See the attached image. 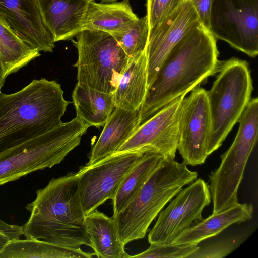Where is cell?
Returning a JSON list of instances; mask_svg holds the SVG:
<instances>
[{
  "label": "cell",
  "instance_id": "cell-1",
  "mask_svg": "<svg viewBox=\"0 0 258 258\" xmlns=\"http://www.w3.org/2000/svg\"><path fill=\"white\" fill-rule=\"evenodd\" d=\"M218 55L216 38L202 24L185 34L167 55L148 87L140 125L217 73L221 63Z\"/></svg>",
  "mask_w": 258,
  "mask_h": 258
},
{
  "label": "cell",
  "instance_id": "cell-2",
  "mask_svg": "<svg viewBox=\"0 0 258 258\" xmlns=\"http://www.w3.org/2000/svg\"><path fill=\"white\" fill-rule=\"evenodd\" d=\"M26 209L30 217L23 226L26 238L43 240L62 246L90 247L76 173L52 178L36 191Z\"/></svg>",
  "mask_w": 258,
  "mask_h": 258
},
{
  "label": "cell",
  "instance_id": "cell-3",
  "mask_svg": "<svg viewBox=\"0 0 258 258\" xmlns=\"http://www.w3.org/2000/svg\"><path fill=\"white\" fill-rule=\"evenodd\" d=\"M70 103L60 84L44 78L13 93H0V153L61 123Z\"/></svg>",
  "mask_w": 258,
  "mask_h": 258
},
{
  "label": "cell",
  "instance_id": "cell-4",
  "mask_svg": "<svg viewBox=\"0 0 258 258\" xmlns=\"http://www.w3.org/2000/svg\"><path fill=\"white\" fill-rule=\"evenodd\" d=\"M186 165L164 159L134 199L113 218L125 245L145 236L152 222L182 187L197 179Z\"/></svg>",
  "mask_w": 258,
  "mask_h": 258
},
{
  "label": "cell",
  "instance_id": "cell-5",
  "mask_svg": "<svg viewBox=\"0 0 258 258\" xmlns=\"http://www.w3.org/2000/svg\"><path fill=\"white\" fill-rule=\"evenodd\" d=\"M89 126L78 117L0 153V185L59 164Z\"/></svg>",
  "mask_w": 258,
  "mask_h": 258
},
{
  "label": "cell",
  "instance_id": "cell-6",
  "mask_svg": "<svg viewBox=\"0 0 258 258\" xmlns=\"http://www.w3.org/2000/svg\"><path fill=\"white\" fill-rule=\"evenodd\" d=\"M207 99L211 121L207 154L222 145L251 99L252 80L248 62L233 57L222 61Z\"/></svg>",
  "mask_w": 258,
  "mask_h": 258
},
{
  "label": "cell",
  "instance_id": "cell-7",
  "mask_svg": "<svg viewBox=\"0 0 258 258\" xmlns=\"http://www.w3.org/2000/svg\"><path fill=\"white\" fill-rule=\"evenodd\" d=\"M239 128L230 148L221 156L219 167L212 172L209 186L212 214L238 203L237 193L247 161L258 136V99L251 98L238 121Z\"/></svg>",
  "mask_w": 258,
  "mask_h": 258
},
{
  "label": "cell",
  "instance_id": "cell-8",
  "mask_svg": "<svg viewBox=\"0 0 258 258\" xmlns=\"http://www.w3.org/2000/svg\"><path fill=\"white\" fill-rule=\"evenodd\" d=\"M72 40L78 51L77 84L112 93L128 56L110 33L83 30Z\"/></svg>",
  "mask_w": 258,
  "mask_h": 258
},
{
  "label": "cell",
  "instance_id": "cell-9",
  "mask_svg": "<svg viewBox=\"0 0 258 258\" xmlns=\"http://www.w3.org/2000/svg\"><path fill=\"white\" fill-rule=\"evenodd\" d=\"M145 153L142 150L115 153L77 172L80 197L87 215L113 200L122 181Z\"/></svg>",
  "mask_w": 258,
  "mask_h": 258
},
{
  "label": "cell",
  "instance_id": "cell-10",
  "mask_svg": "<svg viewBox=\"0 0 258 258\" xmlns=\"http://www.w3.org/2000/svg\"><path fill=\"white\" fill-rule=\"evenodd\" d=\"M211 32L250 57L258 54V0H213Z\"/></svg>",
  "mask_w": 258,
  "mask_h": 258
},
{
  "label": "cell",
  "instance_id": "cell-11",
  "mask_svg": "<svg viewBox=\"0 0 258 258\" xmlns=\"http://www.w3.org/2000/svg\"><path fill=\"white\" fill-rule=\"evenodd\" d=\"M211 201L207 184L201 178L197 179L180 191L160 213L148 234L149 243H172L180 233L203 220V210Z\"/></svg>",
  "mask_w": 258,
  "mask_h": 258
},
{
  "label": "cell",
  "instance_id": "cell-12",
  "mask_svg": "<svg viewBox=\"0 0 258 258\" xmlns=\"http://www.w3.org/2000/svg\"><path fill=\"white\" fill-rule=\"evenodd\" d=\"M211 121L207 90L197 86L183 99L177 150L185 165L203 164L207 157Z\"/></svg>",
  "mask_w": 258,
  "mask_h": 258
},
{
  "label": "cell",
  "instance_id": "cell-13",
  "mask_svg": "<svg viewBox=\"0 0 258 258\" xmlns=\"http://www.w3.org/2000/svg\"><path fill=\"white\" fill-rule=\"evenodd\" d=\"M185 96L175 99L140 125L116 153L142 150L174 160L178 146L181 107Z\"/></svg>",
  "mask_w": 258,
  "mask_h": 258
},
{
  "label": "cell",
  "instance_id": "cell-14",
  "mask_svg": "<svg viewBox=\"0 0 258 258\" xmlns=\"http://www.w3.org/2000/svg\"><path fill=\"white\" fill-rule=\"evenodd\" d=\"M201 24L190 0L181 3L158 26L149 31L147 45L148 88L172 48L188 31Z\"/></svg>",
  "mask_w": 258,
  "mask_h": 258
},
{
  "label": "cell",
  "instance_id": "cell-15",
  "mask_svg": "<svg viewBox=\"0 0 258 258\" xmlns=\"http://www.w3.org/2000/svg\"><path fill=\"white\" fill-rule=\"evenodd\" d=\"M0 19L32 48L53 51L55 42L43 22L37 0H0Z\"/></svg>",
  "mask_w": 258,
  "mask_h": 258
},
{
  "label": "cell",
  "instance_id": "cell-16",
  "mask_svg": "<svg viewBox=\"0 0 258 258\" xmlns=\"http://www.w3.org/2000/svg\"><path fill=\"white\" fill-rule=\"evenodd\" d=\"M93 0H37L43 22L55 42L72 40L81 31Z\"/></svg>",
  "mask_w": 258,
  "mask_h": 258
},
{
  "label": "cell",
  "instance_id": "cell-17",
  "mask_svg": "<svg viewBox=\"0 0 258 258\" xmlns=\"http://www.w3.org/2000/svg\"><path fill=\"white\" fill-rule=\"evenodd\" d=\"M141 109L128 111L115 107L89 155L86 165H92L117 152L140 125Z\"/></svg>",
  "mask_w": 258,
  "mask_h": 258
},
{
  "label": "cell",
  "instance_id": "cell-18",
  "mask_svg": "<svg viewBox=\"0 0 258 258\" xmlns=\"http://www.w3.org/2000/svg\"><path fill=\"white\" fill-rule=\"evenodd\" d=\"M146 49L129 57L117 86L112 93L116 107L128 111L141 108L148 90Z\"/></svg>",
  "mask_w": 258,
  "mask_h": 258
},
{
  "label": "cell",
  "instance_id": "cell-19",
  "mask_svg": "<svg viewBox=\"0 0 258 258\" xmlns=\"http://www.w3.org/2000/svg\"><path fill=\"white\" fill-rule=\"evenodd\" d=\"M253 211L252 204L238 203L202 220L180 233L172 243L177 245H198L202 241L217 235L233 224L250 219Z\"/></svg>",
  "mask_w": 258,
  "mask_h": 258
},
{
  "label": "cell",
  "instance_id": "cell-20",
  "mask_svg": "<svg viewBox=\"0 0 258 258\" xmlns=\"http://www.w3.org/2000/svg\"><path fill=\"white\" fill-rule=\"evenodd\" d=\"M85 224L90 247L99 258H130L124 250L113 218L96 209L85 215Z\"/></svg>",
  "mask_w": 258,
  "mask_h": 258
},
{
  "label": "cell",
  "instance_id": "cell-21",
  "mask_svg": "<svg viewBox=\"0 0 258 258\" xmlns=\"http://www.w3.org/2000/svg\"><path fill=\"white\" fill-rule=\"evenodd\" d=\"M138 19L129 0L106 3L93 0L86 13L83 30H97L112 34L123 29Z\"/></svg>",
  "mask_w": 258,
  "mask_h": 258
},
{
  "label": "cell",
  "instance_id": "cell-22",
  "mask_svg": "<svg viewBox=\"0 0 258 258\" xmlns=\"http://www.w3.org/2000/svg\"><path fill=\"white\" fill-rule=\"evenodd\" d=\"M76 116L89 127L103 126L116 107L112 93L76 84L72 94Z\"/></svg>",
  "mask_w": 258,
  "mask_h": 258
},
{
  "label": "cell",
  "instance_id": "cell-23",
  "mask_svg": "<svg viewBox=\"0 0 258 258\" xmlns=\"http://www.w3.org/2000/svg\"><path fill=\"white\" fill-rule=\"evenodd\" d=\"M94 253L80 248L60 246L43 240L20 238L11 240L0 252V258H92Z\"/></svg>",
  "mask_w": 258,
  "mask_h": 258
},
{
  "label": "cell",
  "instance_id": "cell-24",
  "mask_svg": "<svg viewBox=\"0 0 258 258\" xmlns=\"http://www.w3.org/2000/svg\"><path fill=\"white\" fill-rule=\"evenodd\" d=\"M164 157L159 153H145L127 173L113 201V215L119 213L134 199Z\"/></svg>",
  "mask_w": 258,
  "mask_h": 258
},
{
  "label": "cell",
  "instance_id": "cell-25",
  "mask_svg": "<svg viewBox=\"0 0 258 258\" xmlns=\"http://www.w3.org/2000/svg\"><path fill=\"white\" fill-rule=\"evenodd\" d=\"M40 55V52L24 42L0 19V58L7 76Z\"/></svg>",
  "mask_w": 258,
  "mask_h": 258
},
{
  "label": "cell",
  "instance_id": "cell-26",
  "mask_svg": "<svg viewBox=\"0 0 258 258\" xmlns=\"http://www.w3.org/2000/svg\"><path fill=\"white\" fill-rule=\"evenodd\" d=\"M149 31L148 20L146 15L123 29L111 34L128 57H131L146 49Z\"/></svg>",
  "mask_w": 258,
  "mask_h": 258
},
{
  "label": "cell",
  "instance_id": "cell-27",
  "mask_svg": "<svg viewBox=\"0 0 258 258\" xmlns=\"http://www.w3.org/2000/svg\"><path fill=\"white\" fill-rule=\"evenodd\" d=\"M145 251L130 257L188 258L199 247L196 244L177 245L173 243L152 244Z\"/></svg>",
  "mask_w": 258,
  "mask_h": 258
},
{
  "label": "cell",
  "instance_id": "cell-28",
  "mask_svg": "<svg viewBox=\"0 0 258 258\" xmlns=\"http://www.w3.org/2000/svg\"><path fill=\"white\" fill-rule=\"evenodd\" d=\"M180 4V0H147L149 30L160 24Z\"/></svg>",
  "mask_w": 258,
  "mask_h": 258
},
{
  "label": "cell",
  "instance_id": "cell-29",
  "mask_svg": "<svg viewBox=\"0 0 258 258\" xmlns=\"http://www.w3.org/2000/svg\"><path fill=\"white\" fill-rule=\"evenodd\" d=\"M238 246V243L226 241L214 243L197 250L188 258H221L231 253Z\"/></svg>",
  "mask_w": 258,
  "mask_h": 258
},
{
  "label": "cell",
  "instance_id": "cell-30",
  "mask_svg": "<svg viewBox=\"0 0 258 258\" xmlns=\"http://www.w3.org/2000/svg\"><path fill=\"white\" fill-rule=\"evenodd\" d=\"M22 235L23 226L10 224L0 220V252L11 240L20 238Z\"/></svg>",
  "mask_w": 258,
  "mask_h": 258
},
{
  "label": "cell",
  "instance_id": "cell-31",
  "mask_svg": "<svg viewBox=\"0 0 258 258\" xmlns=\"http://www.w3.org/2000/svg\"><path fill=\"white\" fill-rule=\"evenodd\" d=\"M198 15L201 24L210 28V16L213 0H190Z\"/></svg>",
  "mask_w": 258,
  "mask_h": 258
},
{
  "label": "cell",
  "instance_id": "cell-32",
  "mask_svg": "<svg viewBox=\"0 0 258 258\" xmlns=\"http://www.w3.org/2000/svg\"><path fill=\"white\" fill-rule=\"evenodd\" d=\"M7 77L4 65L0 58V93H1L2 87L5 84Z\"/></svg>",
  "mask_w": 258,
  "mask_h": 258
},
{
  "label": "cell",
  "instance_id": "cell-33",
  "mask_svg": "<svg viewBox=\"0 0 258 258\" xmlns=\"http://www.w3.org/2000/svg\"><path fill=\"white\" fill-rule=\"evenodd\" d=\"M103 2H116L117 0H100Z\"/></svg>",
  "mask_w": 258,
  "mask_h": 258
},
{
  "label": "cell",
  "instance_id": "cell-34",
  "mask_svg": "<svg viewBox=\"0 0 258 258\" xmlns=\"http://www.w3.org/2000/svg\"><path fill=\"white\" fill-rule=\"evenodd\" d=\"M187 0H180L181 3Z\"/></svg>",
  "mask_w": 258,
  "mask_h": 258
}]
</instances>
